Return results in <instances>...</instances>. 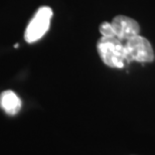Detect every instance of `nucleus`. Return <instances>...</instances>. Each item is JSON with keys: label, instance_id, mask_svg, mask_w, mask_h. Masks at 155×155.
<instances>
[{"label": "nucleus", "instance_id": "1", "mask_svg": "<svg viewBox=\"0 0 155 155\" xmlns=\"http://www.w3.org/2000/svg\"><path fill=\"white\" fill-rule=\"evenodd\" d=\"M97 51L106 66L122 69L127 64L126 52L122 40L117 38H102L97 43Z\"/></svg>", "mask_w": 155, "mask_h": 155}, {"label": "nucleus", "instance_id": "2", "mask_svg": "<svg viewBox=\"0 0 155 155\" xmlns=\"http://www.w3.org/2000/svg\"><path fill=\"white\" fill-rule=\"evenodd\" d=\"M127 64L131 61L138 63H151L154 61L155 55L152 45L147 38L140 35L126 40L125 45Z\"/></svg>", "mask_w": 155, "mask_h": 155}, {"label": "nucleus", "instance_id": "3", "mask_svg": "<svg viewBox=\"0 0 155 155\" xmlns=\"http://www.w3.org/2000/svg\"><path fill=\"white\" fill-rule=\"evenodd\" d=\"M52 10L48 6H41L38 9L24 32V39L26 42L32 43L39 40L45 35L51 25Z\"/></svg>", "mask_w": 155, "mask_h": 155}, {"label": "nucleus", "instance_id": "4", "mask_svg": "<svg viewBox=\"0 0 155 155\" xmlns=\"http://www.w3.org/2000/svg\"><path fill=\"white\" fill-rule=\"evenodd\" d=\"M111 24L113 26L115 36L122 41H126L129 38L138 35L140 31V26L137 21L125 15H117L113 18Z\"/></svg>", "mask_w": 155, "mask_h": 155}, {"label": "nucleus", "instance_id": "5", "mask_svg": "<svg viewBox=\"0 0 155 155\" xmlns=\"http://www.w3.org/2000/svg\"><path fill=\"white\" fill-rule=\"evenodd\" d=\"M0 107L8 115H15L21 109V100L12 91H4L0 95Z\"/></svg>", "mask_w": 155, "mask_h": 155}, {"label": "nucleus", "instance_id": "6", "mask_svg": "<svg viewBox=\"0 0 155 155\" xmlns=\"http://www.w3.org/2000/svg\"><path fill=\"white\" fill-rule=\"evenodd\" d=\"M99 29H100V32L103 38H116L111 22H103Z\"/></svg>", "mask_w": 155, "mask_h": 155}]
</instances>
